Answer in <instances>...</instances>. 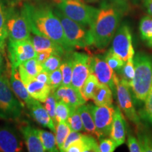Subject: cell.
Returning <instances> with one entry per match:
<instances>
[{
	"label": "cell",
	"mask_w": 152,
	"mask_h": 152,
	"mask_svg": "<svg viewBox=\"0 0 152 152\" xmlns=\"http://www.w3.org/2000/svg\"><path fill=\"white\" fill-rule=\"evenodd\" d=\"M71 128L66 122L58 123L56 125V141L58 151H62L63 146L71 132Z\"/></svg>",
	"instance_id": "f546056e"
},
{
	"label": "cell",
	"mask_w": 152,
	"mask_h": 152,
	"mask_svg": "<svg viewBox=\"0 0 152 152\" xmlns=\"http://www.w3.org/2000/svg\"><path fill=\"white\" fill-rule=\"evenodd\" d=\"M30 38L36 53L43 51H52L54 54H57L61 57L67 53L60 45L45 36L34 35Z\"/></svg>",
	"instance_id": "ffe728a7"
},
{
	"label": "cell",
	"mask_w": 152,
	"mask_h": 152,
	"mask_svg": "<svg viewBox=\"0 0 152 152\" xmlns=\"http://www.w3.org/2000/svg\"><path fill=\"white\" fill-rule=\"evenodd\" d=\"M116 147V144L111 138H102L99 140V152H113Z\"/></svg>",
	"instance_id": "ab89813d"
},
{
	"label": "cell",
	"mask_w": 152,
	"mask_h": 152,
	"mask_svg": "<svg viewBox=\"0 0 152 152\" xmlns=\"http://www.w3.org/2000/svg\"><path fill=\"white\" fill-rule=\"evenodd\" d=\"M144 6L148 14L152 16V0H144Z\"/></svg>",
	"instance_id": "7dc6e473"
},
{
	"label": "cell",
	"mask_w": 152,
	"mask_h": 152,
	"mask_svg": "<svg viewBox=\"0 0 152 152\" xmlns=\"http://www.w3.org/2000/svg\"><path fill=\"white\" fill-rule=\"evenodd\" d=\"M66 123L69 125L71 130L76 131V132L84 131L80 115L77 109H71V108L69 116L68 118Z\"/></svg>",
	"instance_id": "1f68e13d"
},
{
	"label": "cell",
	"mask_w": 152,
	"mask_h": 152,
	"mask_svg": "<svg viewBox=\"0 0 152 152\" xmlns=\"http://www.w3.org/2000/svg\"><path fill=\"white\" fill-rule=\"evenodd\" d=\"M10 76V85L13 92L21 103H23L28 106L35 99L32 97L28 93L23 82L20 79L18 70L11 68Z\"/></svg>",
	"instance_id": "d6986e66"
},
{
	"label": "cell",
	"mask_w": 152,
	"mask_h": 152,
	"mask_svg": "<svg viewBox=\"0 0 152 152\" xmlns=\"http://www.w3.org/2000/svg\"><path fill=\"white\" fill-rule=\"evenodd\" d=\"M62 63L61 56L57 54H52L49 56L43 63H42V71L47 72V73H51L55 70L60 67Z\"/></svg>",
	"instance_id": "836d02e7"
},
{
	"label": "cell",
	"mask_w": 152,
	"mask_h": 152,
	"mask_svg": "<svg viewBox=\"0 0 152 152\" xmlns=\"http://www.w3.org/2000/svg\"><path fill=\"white\" fill-rule=\"evenodd\" d=\"M49 85L51 88V91L54 92L60 86L62 85L63 82V77H62V73L61 71L60 68L58 69L55 70L52 73L49 74Z\"/></svg>",
	"instance_id": "f35d334b"
},
{
	"label": "cell",
	"mask_w": 152,
	"mask_h": 152,
	"mask_svg": "<svg viewBox=\"0 0 152 152\" xmlns=\"http://www.w3.org/2000/svg\"><path fill=\"white\" fill-rule=\"evenodd\" d=\"M6 5L0 0V49L3 54L5 52L6 40L8 39V33L7 28V18H6Z\"/></svg>",
	"instance_id": "f1b7e54d"
},
{
	"label": "cell",
	"mask_w": 152,
	"mask_h": 152,
	"mask_svg": "<svg viewBox=\"0 0 152 152\" xmlns=\"http://www.w3.org/2000/svg\"><path fill=\"white\" fill-rule=\"evenodd\" d=\"M14 94L7 76L0 75V120L18 121L21 117L23 105Z\"/></svg>",
	"instance_id": "8992f818"
},
{
	"label": "cell",
	"mask_w": 152,
	"mask_h": 152,
	"mask_svg": "<svg viewBox=\"0 0 152 152\" xmlns=\"http://www.w3.org/2000/svg\"><path fill=\"white\" fill-rule=\"evenodd\" d=\"M82 133L80 132H76V131L71 130V132L69 133L68 136L66 138L65 142H64V146H63L62 151H66V150L69 147L70 145H71L73 142H75L77 140H78L81 137Z\"/></svg>",
	"instance_id": "7bdbcfd3"
},
{
	"label": "cell",
	"mask_w": 152,
	"mask_h": 152,
	"mask_svg": "<svg viewBox=\"0 0 152 152\" xmlns=\"http://www.w3.org/2000/svg\"><path fill=\"white\" fill-rule=\"evenodd\" d=\"M23 151V143L16 132L8 127H0V151Z\"/></svg>",
	"instance_id": "9a60e30c"
},
{
	"label": "cell",
	"mask_w": 152,
	"mask_h": 152,
	"mask_svg": "<svg viewBox=\"0 0 152 152\" xmlns=\"http://www.w3.org/2000/svg\"><path fill=\"white\" fill-rule=\"evenodd\" d=\"M52 92L57 101H63L71 109H77L86 102L81 93L72 86L61 85Z\"/></svg>",
	"instance_id": "5bb4252c"
},
{
	"label": "cell",
	"mask_w": 152,
	"mask_h": 152,
	"mask_svg": "<svg viewBox=\"0 0 152 152\" xmlns=\"http://www.w3.org/2000/svg\"><path fill=\"white\" fill-rule=\"evenodd\" d=\"M111 50L125 62L129 58L134 57L135 52L132 46V34L128 26L123 24L118 28L112 39Z\"/></svg>",
	"instance_id": "30bf717a"
},
{
	"label": "cell",
	"mask_w": 152,
	"mask_h": 152,
	"mask_svg": "<svg viewBox=\"0 0 152 152\" xmlns=\"http://www.w3.org/2000/svg\"><path fill=\"white\" fill-rule=\"evenodd\" d=\"M120 20L121 13L118 7L106 3L102 5L90 29L96 48L103 50L109 46L118 28Z\"/></svg>",
	"instance_id": "7a4b0ae2"
},
{
	"label": "cell",
	"mask_w": 152,
	"mask_h": 152,
	"mask_svg": "<svg viewBox=\"0 0 152 152\" xmlns=\"http://www.w3.org/2000/svg\"><path fill=\"white\" fill-rule=\"evenodd\" d=\"M138 141L142 148L143 151H152V137L147 134H139Z\"/></svg>",
	"instance_id": "60d3db41"
},
{
	"label": "cell",
	"mask_w": 152,
	"mask_h": 152,
	"mask_svg": "<svg viewBox=\"0 0 152 152\" xmlns=\"http://www.w3.org/2000/svg\"><path fill=\"white\" fill-rule=\"evenodd\" d=\"M23 83L30 96L42 103H45L47 96L52 92L48 85L38 81L35 77L30 78Z\"/></svg>",
	"instance_id": "44dd1931"
},
{
	"label": "cell",
	"mask_w": 152,
	"mask_h": 152,
	"mask_svg": "<svg viewBox=\"0 0 152 152\" xmlns=\"http://www.w3.org/2000/svg\"><path fill=\"white\" fill-rule=\"evenodd\" d=\"M127 144L129 149V151L130 152H142V148L140 145L138 140H137L135 137H134L132 134H129L128 137V142Z\"/></svg>",
	"instance_id": "b9f144b4"
},
{
	"label": "cell",
	"mask_w": 152,
	"mask_h": 152,
	"mask_svg": "<svg viewBox=\"0 0 152 152\" xmlns=\"http://www.w3.org/2000/svg\"><path fill=\"white\" fill-rule=\"evenodd\" d=\"M125 125L123 113L119 107L115 106L113 123H112L110 138L112 139L117 147L122 145L125 141Z\"/></svg>",
	"instance_id": "ac0fdd59"
},
{
	"label": "cell",
	"mask_w": 152,
	"mask_h": 152,
	"mask_svg": "<svg viewBox=\"0 0 152 152\" xmlns=\"http://www.w3.org/2000/svg\"><path fill=\"white\" fill-rule=\"evenodd\" d=\"M25 73L31 77H35L37 75L42 71V64L35 58H32L23 62L20 66Z\"/></svg>",
	"instance_id": "4dcf8cb0"
},
{
	"label": "cell",
	"mask_w": 152,
	"mask_h": 152,
	"mask_svg": "<svg viewBox=\"0 0 152 152\" xmlns=\"http://www.w3.org/2000/svg\"><path fill=\"white\" fill-rule=\"evenodd\" d=\"M6 18L8 39L17 41L30 38L29 24L20 7L6 6Z\"/></svg>",
	"instance_id": "52a82bcc"
},
{
	"label": "cell",
	"mask_w": 152,
	"mask_h": 152,
	"mask_svg": "<svg viewBox=\"0 0 152 152\" xmlns=\"http://www.w3.org/2000/svg\"><path fill=\"white\" fill-rule=\"evenodd\" d=\"M54 11L59 18L66 39L71 46L74 48H87L94 45L90 29L69 18L58 8Z\"/></svg>",
	"instance_id": "5b68a950"
},
{
	"label": "cell",
	"mask_w": 152,
	"mask_h": 152,
	"mask_svg": "<svg viewBox=\"0 0 152 152\" xmlns=\"http://www.w3.org/2000/svg\"><path fill=\"white\" fill-rule=\"evenodd\" d=\"M144 106L142 111V116L152 124V86L144 100Z\"/></svg>",
	"instance_id": "74e56055"
},
{
	"label": "cell",
	"mask_w": 152,
	"mask_h": 152,
	"mask_svg": "<svg viewBox=\"0 0 152 152\" xmlns=\"http://www.w3.org/2000/svg\"><path fill=\"white\" fill-rule=\"evenodd\" d=\"M35 78H36V80H37L38 81L42 82V83H45V84L49 85V73H47V72H45L44 71H41L40 73H39L37 74V76L35 77Z\"/></svg>",
	"instance_id": "f6af8a7d"
},
{
	"label": "cell",
	"mask_w": 152,
	"mask_h": 152,
	"mask_svg": "<svg viewBox=\"0 0 152 152\" xmlns=\"http://www.w3.org/2000/svg\"><path fill=\"white\" fill-rule=\"evenodd\" d=\"M83 122L84 131L87 134L96 137V127L91 112L90 104H83L77 108Z\"/></svg>",
	"instance_id": "603a6c76"
},
{
	"label": "cell",
	"mask_w": 152,
	"mask_h": 152,
	"mask_svg": "<svg viewBox=\"0 0 152 152\" xmlns=\"http://www.w3.org/2000/svg\"><path fill=\"white\" fill-rule=\"evenodd\" d=\"M20 9L27 18L31 33L52 39L67 53L73 52L75 48L66 39L61 23L50 7L26 0Z\"/></svg>",
	"instance_id": "6da1fadb"
},
{
	"label": "cell",
	"mask_w": 152,
	"mask_h": 152,
	"mask_svg": "<svg viewBox=\"0 0 152 152\" xmlns=\"http://www.w3.org/2000/svg\"><path fill=\"white\" fill-rule=\"evenodd\" d=\"M18 128L23 136L25 143L26 144L28 151H45V149L38 134L37 129L34 128L27 122H21L19 125Z\"/></svg>",
	"instance_id": "2e32d148"
},
{
	"label": "cell",
	"mask_w": 152,
	"mask_h": 152,
	"mask_svg": "<svg viewBox=\"0 0 152 152\" xmlns=\"http://www.w3.org/2000/svg\"><path fill=\"white\" fill-rule=\"evenodd\" d=\"M99 84L100 83L96 78V75L94 73H90L81 90V94L86 102L89 99H92Z\"/></svg>",
	"instance_id": "d4e9b609"
},
{
	"label": "cell",
	"mask_w": 152,
	"mask_h": 152,
	"mask_svg": "<svg viewBox=\"0 0 152 152\" xmlns=\"http://www.w3.org/2000/svg\"><path fill=\"white\" fill-rule=\"evenodd\" d=\"M141 37L148 47L152 48V17L144 16L140 23Z\"/></svg>",
	"instance_id": "4316f807"
},
{
	"label": "cell",
	"mask_w": 152,
	"mask_h": 152,
	"mask_svg": "<svg viewBox=\"0 0 152 152\" xmlns=\"http://www.w3.org/2000/svg\"><path fill=\"white\" fill-rule=\"evenodd\" d=\"M53 1H54V2L56 4V3L59 2V1H61V0H53Z\"/></svg>",
	"instance_id": "816d5d0a"
},
{
	"label": "cell",
	"mask_w": 152,
	"mask_h": 152,
	"mask_svg": "<svg viewBox=\"0 0 152 152\" xmlns=\"http://www.w3.org/2000/svg\"><path fill=\"white\" fill-rule=\"evenodd\" d=\"M134 56V75L130 87L136 99L144 102L152 86V56L144 52Z\"/></svg>",
	"instance_id": "3957f363"
},
{
	"label": "cell",
	"mask_w": 152,
	"mask_h": 152,
	"mask_svg": "<svg viewBox=\"0 0 152 152\" xmlns=\"http://www.w3.org/2000/svg\"><path fill=\"white\" fill-rule=\"evenodd\" d=\"M31 1L35 3H42L45 1V0H31Z\"/></svg>",
	"instance_id": "f907efd6"
},
{
	"label": "cell",
	"mask_w": 152,
	"mask_h": 152,
	"mask_svg": "<svg viewBox=\"0 0 152 152\" xmlns=\"http://www.w3.org/2000/svg\"><path fill=\"white\" fill-rule=\"evenodd\" d=\"M130 88V85L128 82L123 78H119V82L116 86V94L119 108L131 122L139 125L140 123V117L133 105Z\"/></svg>",
	"instance_id": "4fadbf2b"
},
{
	"label": "cell",
	"mask_w": 152,
	"mask_h": 152,
	"mask_svg": "<svg viewBox=\"0 0 152 152\" xmlns=\"http://www.w3.org/2000/svg\"><path fill=\"white\" fill-rule=\"evenodd\" d=\"M90 73L96 75L100 83L107 85L113 93H116V86L119 82V77L104 59V56L91 57Z\"/></svg>",
	"instance_id": "7c38bea8"
},
{
	"label": "cell",
	"mask_w": 152,
	"mask_h": 152,
	"mask_svg": "<svg viewBox=\"0 0 152 152\" xmlns=\"http://www.w3.org/2000/svg\"><path fill=\"white\" fill-rule=\"evenodd\" d=\"M30 114L35 121L42 127L49 128L53 132H56V125L47 113L45 108L39 103V101L34 99L27 106Z\"/></svg>",
	"instance_id": "e0dca14e"
},
{
	"label": "cell",
	"mask_w": 152,
	"mask_h": 152,
	"mask_svg": "<svg viewBox=\"0 0 152 152\" xmlns=\"http://www.w3.org/2000/svg\"><path fill=\"white\" fill-rule=\"evenodd\" d=\"M37 132L44 149H45V151L55 152L58 151L56 144V137L52 132L41 130V129H37Z\"/></svg>",
	"instance_id": "83f0119b"
},
{
	"label": "cell",
	"mask_w": 152,
	"mask_h": 152,
	"mask_svg": "<svg viewBox=\"0 0 152 152\" xmlns=\"http://www.w3.org/2000/svg\"><path fill=\"white\" fill-rule=\"evenodd\" d=\"M5 4L9 7H20L23 4L24 0H1Z\"/></svg>",
	"instance_id": "bcb514c9"
},
{
	"label": "cell",
	"mask_w": 152,
	"mask_h": 152,
	"mask_svg": "<svg viewBox=\"0 0 152 152\" xmlns=\"http://www.w3.org/2000/svg\"><path fill=\"white\" fill-rule=\"evenodd\" d=\"M56 8L66 16L84 27L90 29L99 12V9L86 4L84 0H61Z\"/></svg>",
	"instance_id": "277c9868"
},
{
	"label": "cell",
	"mask_w": 152,
	"mask_h": 152,
	"mask_svg": "<svg viewBox=\"0 0 152 152\" xmlns=\"http://www.w3.org/2000/svg\"><path fill=\"white\" fill-rule=\"evenodd\" d=\"M4 54L0 49V75H1L4 70Z\"/></svg>",
	"instance_id": "c3c4849f"
},
{
	"label": "cell",
	"mask_w": 152,
	"mask_h": 152,
	"mask_svg": "<svg viewBox=\"0 0 152 152\" xmlns=\"http://www.w3.org/2000/svg\"><path fill=\"white\" fill-rule=\"evenodd\" d=\"M57 104V100L54 96L52 92H50L49 96H47L46 101L45 102V108L47 110V113L52 118L54 121L55 125H56L57 123L56 121V108Z\"/></svg>",
	"instance_id": "8d00e7d4"
},
{
	"label": "cell",
	"mask_w": 152,
	"mask_h": 152,
	"mask_svg": "<svg viewBox=\"0 0 152 152\" xmlns=\"http://www.w3.org/2000/svg\"><path fill=\"white\" fill-rule=\"evenodd\" d=\"M85 1V0H84ZM85 1H95V0H85Z\"/></svg>",
	"instance_id": "f5cc1de1"
},
{
	"label": "cell",
	"mask_w": 152,
	"mask_h": 152,
	"mask_svg": "<svg viewBox=\"0 0 152 152\" xmlns=\"http://www.w3.org/2000/svg\"><path fill=\"white\" fill-rule=\"evenodd\" d=\"M7 49L11 64L10 68L17 69L23 62L36 56L31 38L17 41L8 39Z\"/></svg>",
	"instance_id": "ba28073f"
},
{
	"label": "cell",
	"mask_w": 152,
	"mask_h": 152,
	"mask_svg": "<svg viewBox=\"0 0 152 152\" xmlns=\"http://www.w3.org/2000/svg\"><path fill=\"white\" fill-rule=\"evenodd\" d=\"M71 107L67 104L59 100L57 102L56 108V123L66 122L69 116Z\"/></svg>",
	"instance_id": "d590c367"
},
{
	"label": "cell",
	"mask_w": 152,
	"mask_h": 152,
	"mask_svg": "<svg viewBox=\"0 0 152 152\" xmlns=\"http://www.w3.org/2000/svg\"><path fill=\"white\" fill-rule=\"evenodd\" d=\"M52 54H54L52 51H43V52L36 53L35 58L39 61L40 64L43 63L49 56H51Z\"/></svg>",
	"instance_id": "ee69618b"
},
{
	"label": "cell",
	"mask_w": 152,
	"mask_h": 152,
	"mask_svg": "<svg viewBox=\"0 0 152 152\" xmlns=\"http://www.w3.org/2000/svg\"><path fill=\"white\" fill-rule=\"evenodd\" d=\"M73 73L71 86L81 93L83 85L90 73L91 57L81 52H71Z\"/></svg>",
	"instance_id": "8fae6325"
},
{
	"label": "cell",
	"mask_w": 152,
	"mask_h": 152,
	"mask_svg": "<svg viewBox=\"0 0 152 152\" xmlns=\"http://www.w3.org/2000/svg\"><path fill=\"white\" fill-rule=\"evenodd\" d=\"M127 0H114V1H115V3L118 4L119 5H124L125 3L126 2Z\"/></svg>",
	"instance_id": "681fc988"
},
{
	"label": "cell",
	"mask_w": 152,
	"mask_h": 152,
	"mask_svg": "<svg viewBox=\"0 0 152 152\" xmlns=\"http://www.w3.org/2000/svg\"><path fill=\"white\" fill-rule=\"evenodd\" d=\"M92 99L96 106H111L113 92L107 85L100 83Z\"/></svg>",
	"instance_id": "cb8c5ba5"
},
{
	"label": "cell",
	"mask_w": 152,
	"mask_h": 152,
	"mask_svg": "<svg viewBox=\"0 0 152 152\" xmlns=\"http://www.w3.org/2000/svg\"><path fill=\"white\" fill-rule=\"evenodd\" d=\"M67 152H99V144L94 136L82 134L78 140L73 142L66 150Z\"/></svg>",
	"instance_id": "7402d4cb"
},
{
	"label": "cell",
	"mask_w": 152,
	"mask_h": 152,
	"mask_svg": "<svg viewBox=\"0 0 152 152\" xmlns=\"http://www.w3.org/2000/svg\"><path fill=\"white\" fill-rule=\"evenodd\" d=\"M91 112L96 127V137L98 140L110 135L115 107L111 106H94L90 104Z\"/></svg>",
	"instance_id": "9c48e42d"
},
{
	"label": "cell",
	"mask_w": 152,
	"mask_h": 152,
	"mask_svg": "<svg viewBox=\"0 0 152 152\" xmlns=\"http://www.w3.org/2000/svg\"><path fill=\"white\" fill-rule=\"evenodd\" d=\"M104 58L110 67L115 72L121 71L125 63L121 57L115 54L111 50V49H110L108 52L105 53V54L104 55Z\"/></svg>",
	"instance_id": "d6a6232c"
},
{
	"label": "cell",
	"mask_w": 152,
	"mask_h": 152,
	"mask_svg": "<svg viewBox=\"0 0 152 152\" xmlns=\"http://www.w3.org/2000/svg\"><path fill=\"white\" fill-rule=\"evenodd\" d=\"M59 68L62 73V85L71 86L72 73H73L71 52L66 53L64 60H62V63Z\"/></svg>",
	"instance_id": "484cf974"
},
{
	"label": "cell",
	"mask_w": 152,
	"mask_h": 152,
	"mask_svg": "<svg viewBox=\"0 0 152 152\" xmlns=\"http://www.w3.org/2000/svg\"><path fill=\"white\" fill-rule=\"evenodd\" d=\"M121 75V78L124 79L131 85L133 77L134 75V57L129 58L128 60L125 63L122 69L120 71Z\"/></svg>",
	"instance_id": "e575fe53"
}]
</instances>
